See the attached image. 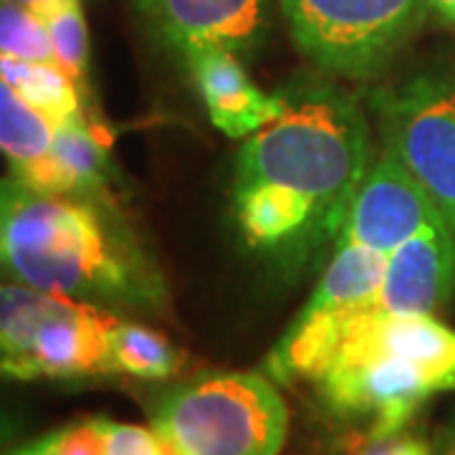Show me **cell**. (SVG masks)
<instances>
[{"mask_svg": "<svg viewBox=\"0 0 455 455\" xmlns=\"http://www.w3.org/2000/svg\"><path fill=\"white\" fill-rule=\"evenodd\" d=\"M0 76L53 124L86 112L82 89L53 61H26L0 53Z\"/></svg>", "mask_w": 455, "mask_h": 455, "instance_id": "cell-14", "label": "cell"}, {"mask_svg": "<svg viewBox=\"0 0 455 455\" xmlns=\"http://www.w3.org/2000/svg\"><path fill=\"white\" fill-rule=\"evenodd\" d=\"M152 430L172 455H281L289 412L268 377L211 372L164 392Z\"/></svg>", "mask_w": 455, "mask_h": 455, "instance_id": "cell-5", "label": "cell"}, {"mask_svg": "<svg viewBox=\"0 0 455 455\" xmlns=\"http://www.w3.org/2000/svg\"><path fill=\"white\" fill-rule=\"evenodd\" d=\"M149 23L180 51L253 49L266 26V0H140Z\"/></svg>", "mask_w": 455, "mask_h": 455, "instance_id": "cell-13", "label": "cell"}, {"mask_svg": "<svg viewBox=\"0 0 455 455\" xmlns=\"http://www.w3.org/2000/svg\"><path fill=\"white\" fill-rule=\"evenodd\" d=\"M385 263V253L339 241L304 311L293 319L266 359L268 377L281 385L314 382L347 324L374 307Z\"/></svg>", "mask_w": 455, "mask_h": 455, "instance_id": "cell-7", "label": "cell"}, {"mask_svg": "<svg viewBox=\"0 0 455 455\" xmlns=\"http://www.w3.org/2000/svg\"><path fill=\"white\" fill-rule=\"evenodd\" d=\"M455 293V235L448 226L427 228L387 253L374 311L433 316Z\"/></svg>", "mask_w": 455, "mask_h": 455, "instance_id": "cell-10", "label": "cell"}, {"mask_svg": "<svg viewBox=\"0 0 455 455\" xmlns=\"http://www.w3.org/2000/svg\"><path fill=\"white\" fill-rule=\"evenodd\" d=\"M283 114L245 140L235 185L289 196L339 241L352 200L372 167L370 127L359 104L324 82L293 84Z\"/></svg>", "mask_w": 455, "mask_h": 455, "instance_id": "cell-2", "label": "cell"}, {"mask_svg": "<svg viewBox=\"0 0 455 455\" xmlns=\"http://www.w3.org/2000/svg\"><path fill=\"white\" fill-rule=\"evenodd\" d=\"M167 455H172V453H167Z\"/></svg>", "mask_w": 455, "mask_h": 455, "instance_id": "cell-25", "label": "cell"}, {"mask_svg": "<svg viewBox=\"0 0 455 455\" xmlns=\"http://www.w3.org/2000/svg\"><path fill=\"white\" fill-rule=\"evenodd\" d=\"M107 440H109V455H167L160 435L149 427L140 425L114 423L107 420Z\"/></svg>", "mask_w": 455, "mask_h": 455, "instance_id": "cell-20", "label": "cell"}, {"mask_svg": "<svg viewBox=\"0 0 455 455\" xmlns=\"http://www.w3.org/2000/svg\"><path fill=\"white\" fill-rule=\"evenodd\" d=\"M425 5L440 16L443 20H448V23H453L455 26V0H425Z\"/></svg>", "mask_w": 455, "mask_h": 455, "instance_id": "cell-24", "label": "cell"}, {"mask_svg": "<svg viewBox=\"0 0 455 455\" xmlns=\"http://www.w3.org/2000/svg\"><path fill=\"white\" fill-rule=\"evenodd\" d=\"M311 385L324 410L367 425V435L403 433L433 395L455 390V329L427 314L364 309Z\"/></svg>", "mask_w": 455, "mask_h": 455, "instance_id": "cell-3", "label": "cell"}, {"mask_svg": "<svg viewBox=\"0 0 455 455\" xmlns=\"http://www.w3.org/2000/svg\"><path fill=\"white\" fill-rule=\"evenodd\" d=\"M56 124L31 107L0 76V152L8 157L11 175L38 164L49 155Z\"/></svg>", "mask_w": 455, "mask_h": 455, "instance_id": "cell-15", "label": "cell"}, {"mask_svg": "<svg viewBox=\"0 0 455 455\" xmlns=\"http://www.w3.org/2000/svg\"><path fill=\"white\" fill-rule=\"evenodd\" d=\"M116 316L0 274V377L20 382L114 377L109 334Z\"/></svg>", "mask_w": 455, "mask_h": 455, "instance_id": "cell-4", "label": "cell"}, {"mask_svg": "<svg viewBox=\"0 0 455 455\" xmlns=\"http://www.w3.org/2000/svg\"><path fill=\"white\" fill-rule=\"evenodd\" d=\"M53 44V59L76 82L84 97H89V28L82 0H64L44 16Z\"/></svg>", "mask_w": 455, "mask_h": 455, "instance_id": "cell-17", "label": "cell"}, {"mask_svg": "<svg viewBox=\"0 0 455 455\" xmlns=\"http://www.w3.org/2000/svg\"><path fill=\"white\" fill-rule=\"evenodd\" d=\"M430 448H433V440L403 430V433L382 435V438L367 435V440L359 443L349 455H430Z\"/></svg>", "mask_w": 455, "mask_h": 455, "instance_id": "cell-21", "label": "cell"}, {"mask_svg": "<svg viewBox=\"0 0 455 455\" xmlns=\"http://www.w3.org/2000/svg\"><path fill=\"white\" fill-rule=\"evenodd\" d=\"M425 0H281L293 44L319 68L372 79L405 46Z\"/></svg>", "mask_w": 455, "mask_h": 455, "instance_id": "cell-6", "label": "cell"}, {"mask_svg": "<svg viewBox=\"0 0 455 455\" xmlns=\"http://www.w3.org/2000/svg\"><path fill=\"white\" fill-rule=\"evenodd\" d=\"M8 455H109L107 418L66 425Z\"/></svg>", "mask_w": 455, "mask_h": 455, "instance_id": "cell-19", "label": "cell"}, {"mask_svg": "<svg viewBox=\"0 0 455 455\" xmlns=\"http://www.w3.org/2000/svg\"><path fill=\"white\" fill-rule=\"evenodd\" d=\"M438 226L448 223L435 203L403 163L385 149L352 200L339 241L359 243L387 256L412 235Z\"/></svg>", "mask_w": 455, "mask_h": 455, "instance_id": "cell-9", "label": "cell"}, {"mask_svg": "<svg viewBox=\"0 0 455 455\" xmlns=\"http://www.w3.org/2000/svg\"><path fill=\"white\" fill-rule=\"evenodd\" d=\"M430 455H455V420L445 425L438 433V438L433 440Z\"/></svg>", "mask_w": 455, "mask_h": 455, "instance_id": "cell-22", "label": "cell"}, {"mask_svg": "<svg viewBox=\"0 0 455 455\" xmlns=\"http://www.w3.org/2000/svg\"><path fill=\"white\" fill-rule=\"evenodd\" d=\"M114 374L137 379H170L182 370V352L172 341L145 324L119 319L109 334Z\"/></svg>", "mask_w": 455, "mask_h": 455, "instance_id": "cell-16", "label": "cell"}, {"mask_svg": "<svg viewBox=\"0 0 455 455\" xmlns=\"http://www.w3.org/2000/svg\"><path fill=\"white\" fill-rule=\"evenodd\" d=\"M0 53L26 61H53L49 26L26 5L0 3Z\"/></svg>", "mask_w": 455, "mask_h": 455, "instance_id": "cell-18", "label": "cell"}, {"mask_svg": "<svg viewBox=\"0 0 455 455\" xmlns=\"http://www.w3.org/2000/svg\"><path fill=\"white\" fill-rule=\"evenodd\" d=\"M385 147L420 182L455 235V79L418 74L374 97Z\"/></svg>", "mask_w": 455, "mask_h": 455, "instance_id": "cell-8", "label": "cell"}, {"mask_svg": "<svg viewBox=\"0 0 455 455\" xmlns=\"http://www.w3.org/2000/svg\"><path fill=\"white\" fill-rule=\"evenodd\" d=\"M11 178L51 196L97 197L114 203L109 140L97 114L84 112L56 124L49 155Z\"/></svg>", "mask_w": 455, "mask_h": 455, "instance_id": "cell-11", "label": "cell"}, {"mask_svg": "<svg viewBox=\"0 0 455 455\" xmlns=\"http://www.w3.org/2000/svg\"><path fill=\"white\" fill-rule=\"evenodd\" d=\"M193 71L211 122L228 137H251L283 114V94H263L248 79L235 53L220 46H190L182 51Z\"/></svg>", "mask_w": 455, "mask_h": 455, "instance_id": "cell-12", "label": "cell"}, {"mask_svg": "<svg viewBox=\"0 0 455 455\" xmlns=\"http://www.w3.org/2000/svg\"><path fill=\"white\" fill-rule=\"evenodd\" d=\"M0 274L112 314L167 309V281L112 200L51 196L0 178Z\"/></svg>", "mask_w": 455, "mask_h": 455, "instance_id": "cell-1", "label": "cell"}, {"mask_svg": "<svg viewBox=\"0 0 455 455\" xmlns=\"http://www.w3.org/2000/svg\"><path fill=\"white\" fill-rule=\"evenodd\" d=\"M0 3H13V5H26L36 11L38 16H49L53 8H59L64 0H0Z\"/></svg>", "mask_w": 455, "mask_h": 455, "instance_id": "cell-23", "label": "cell"}]
</instances>
